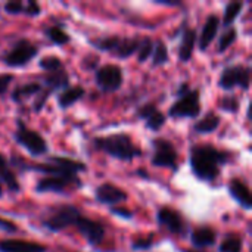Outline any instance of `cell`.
I'll return each mask as SVG.
<instances>
[{
    "instance_id": "cell-30",
    "label": "cell",
    "mask_w": 252,
    "mask_h": 252,
    "mask_svg": "<svg viewBox=\"0 0 252 252\" xmlns=\"http://www.w3.org/2000/svg\"><path fill=\"white\" fill-rule=\"evenodd\" d=\"M152 50H154V40L151 37H148V35H142L140 37V43H139V49L136 52L137 61L140 63L146 62L152 56Z\"/></svg>"
},
{
    "instance_id": "cell-17",
    "label": "cell",
    "mask_w": 252,
    "mask_h": 252,
    "mask_svg": "<svg viewBox=\"0 0 252 252\" xmlns=\"http://www.w3.org/2000/svg\"><path fill=\"white\" fill-rule=\"evenodd\" d=\"M41 81L46 90H49L52 94L55 92H62L66 87H69V74L68 71L63 68H59L56 71H50V72H44L41 75ZM41 86V87H43Z\"/></svg>"
},
{
    "instance_id": "cell-1",
    "label": "cell",
    "mask_w": 252,
    "mask_h": 252,
    "mask_svg": "<svg viewBox=\"0 0 252 252\" xmlns=\"http://www.w3.org/2000/svg\"><path fill=\"white\" fill-rule=\"evenodd\" d=\"M233 154L210 143H195L189 148V165L192 174L201 182H214L221 167L232 159Z\"/></svg>"
},
{
    "instance_id": "cell-43",
    "label": "cell",
    "mask_w": 252,
    "mask_h": 252,
    "mask_svg": "<svg viewBox=\"0 0 252 252\" xmlns=\"http://www.w3.org/2000/svg\"><path fill=\"white\" fill-rule=\"evenodd\" d=\"M182 252H204V251H199V250H193V248H189V250H182Z\"/></svg>"
},
{
    "instance_id": "cell-20",
    "label": "cell",
    "mask_w": 252,
    "mask_h": 252,
    "mask_svg": "<svg viewBox=\"0 0 252 252\" xmlns=\"http://www.w3.org/2000/svg\"><path fill=\"white\" fill-rule=\"evenodd\" d=\"M86 96V90L81 86H74V87H66L65 90L59 92L56 96V102L58 106L61 109H68L71 108L74 103H77L78 100H81Z\"/></svg>"
},
{
    "instance_id": "cell-26",
    "label": "cell",
    "mask_w": 252,
    "mask_h": 252,
    "mask_svg": "<svg viewBox=\"0 0 252 252\" xmlns=\"http://www.w3.org/2000/svg\"><path fill=\"white\" fill-rule=\"evenodd\" d=\"M244 6H245V3H244L242 0H235V1L227 3L226 7H224V13H223V21H221V24H223L226 28L232 27V24H233V22L238 19V16L242 13Z\"/></svg>"
},
{
    "instance_id": "cell-13",
    "label": "cell",
    "mask_w": 252,
    "mask_h": 252,
    "mask_svg": "<svg viewBox=\"0 0 252 252\" xmlns=\"http://www.w3.org/2000/svg\"><path fill=\"white\" fill-rule=\"evenodd\" d=\"M94 199L99 204H103L108 207H117L128 199V193L120 186L106 182V183L99 185L94 189Z\"/></svg>"
},
{
    "instance_id": "cell-4",
    "label": "cell",
    "mask_w": 252,
    "mask_h": 252,
    "mask_svg": "<svg viewBox=\"0 0 252 252\" xmlns=\"http://www.w3.org/2000/svg\"><path fill=\"white\" fill-rule=\"evenodd\" d=\"M80 216H81L80 208L71 204H62L50 208L49 213H46V216L41 217L40 224L52 233H59L68 227H74Z\"/></svg>"
},
{
    "instance_id": "cell-21",
    "label": "cell",
    "mask_w": 252,
    "mask_h": 252,
    "mask_svg": "<svg viewBox=\"0 0 252 252\" xmlns=\"http://www.w3.org/2000/svg\"><path fill=\"white\" fill-rule=\"evenodd\" d=\"M220 124H221V117L219 114L210 111L193 124L192 130L196 134H211L220 127Z\"/></svg>"
},
{
    "instance_id": "cell-23",
    "label": "cell",
    "mask_w": 252,
    "mask_h": 252,
    "mask_svg": "<svg viewBox=\"0 0 252 252\" xmlns=\"http://www.w3.org/2000/svg\"><path fill=\"white\" fill-rule=\"evenodd\" d=\"M139 43H140V37L139 35H134V37H123L120 38L118 41V46L117 49L114 50L112 56L118 58V59H127V58H131L137 49H139Z\"/></svg>"
},
{
    "instance_id": "cell-6",
    "label": "cell",
    "mask_w": 252,
    "mask_h": 252,
    "mask_svg": "<svg viewBox=\"0 0 252 252\" xmlns=\"http://www.w3.org/2000/svg\"><path fill=\"white\" fill-rule=\"evenodd\" d=\"M152 155L151 164L159 168H168L173 173L179 171V152L174 143L164 137H155L151 140Z\"/></svg>"
},
{
    "instance_id": "cell-11",
    "label": "cell",
    "mask_w": 252,
    "mask_h": 252,
    "mask_svg": "<svg viewBox=\"0 0 252 252\" xmlns=\"http://www.w3.org/2000/svg\"><path fill=\"white\" fill-rule=\"evenodd\" d=\"M74 227L80 232V235L86 239V242L94 250H99V247L105 242L106 227L103 223H100L97 220H93L90 217H84L81 214L77 219Z\"/></svg>"
},
{
    "instance_id": "cell-36",
    "label": "cell",
    "mask_w": 252,
    "mask_h": 252,
    "mask_svg": "<svg viewBox=\"0 0 252 252\" xmlns=\"http://www.w3.org/2000/svg\"><path fill=\"white\" fill-rule=\"evenodd\" d=\"M50 96H52V93H50L49 90L41 89V92L37 94V97H35V100H34V103H32V111L37 112V114L41 112L43 108L46 106V103H47V100H49Z\"/></svg>"
},
{
    "instance_id": "cell-8",
    "label": "cell",
    "mask_w": 252,
    "mask_h": 252,
    "mask_svg": "<svg viewBox=\"0 0 252 252\" xmlns=\"http://www.w3.org/2000/svg\"><path fill=\"white\" fill-rule=\"evenodd\" d=\"M83 186L81 179L77 174H59L44 176L37 183L34 190L37 193H65L68 189H80Z\"/></svg>"
},
{
    "instance_id": "cell-40",
    "label": "cell",
    "mask_w": 252,
    "mask_h": 252,
    "mask_svg": "<svg viewBox=\"0 0 252 252\" xmlns=\"http://www.w3.org/2000/svg\"><path fill=\"white\" fill-rule=\"evenodd\" d=\"M97 62H99V59H97L96 56L89 55V56H86V58L83 59L81 65H83V68L87 69V71H96V69H97Z\"/></svg>"
},
{
    "instance_id": "cell-24",
    "label": "cell",
    "mask_w": 252,
    "mask_h": 252,
    "mask_svg": "<svg viewBox=\"0 0 252 252\" xmlns=\"http://www.w3.org/2000/svg\"><path fill=\"white\" fill-rule=\"evenodd\" d=\"M41 84L40 83H35V81H28V83H24V84H19L16 86L13 90H12V94H10V99L16 103H22L25 102L28 97L31 96H37L40 92H41Z\"/></svg>"
},
{
    "instance_id": "cell-10",
    "label": "cell",
    "mask_w": 252,
    "mask_h": 252,
    "mask_svg": "<svg viewBox=\"0 0 252 252\" xmlns=\"http://www.w3.org/2000/svg\"><path fill=\"white\" fill-rule=\"evenodd\" d=\"M124 72L123 68L117 63H106L97 66L94 71V84L103 93H114L123 87Z\"/></svg>"
},
{
    "instance_id": "cell-35",
    "label": "cell",
    "mask_w": 252,
    "mask_h": 252,
    "mask_svg": "<svg viewBox=\"0 0 252 252\" xmlns=\"http://www.w3.org/2000/svg\"><path fill=\"white\" fill-rule=\"evenodd\" d=\"M3 9L9 15H19V13L27 15V1H22V0H10V1H6L4 3Z\"/></svg>"
},
{
    "instance_id": "cell-19",
    "label": "cell",
    "mask_w": 252,
    "mask_h": 252,
    "mask_svg": "<svg viewBox=\"0 0 252 252\" xmlns=\"http://www.w3.org/2000/svg\"><path fill=\"white\" fill-rule=\"evenodd\" d=\"M0 252H47V247L25 239H0Z\"/></svg>"
},
{
    "instance_id": "cell-39",
    "label": "cell",
    "mask_w": 252,
    "mask_h": 252,
    "mask_svg": "<svg viewBox=\"0 0 252 252\" xmlns=\"http://www.w3.org/2000/svg\"><path fill=\"white\" fill-rule=\"evenodd\" d=\"M0 230H3L4 233L12 235V233H16L18 232V226L13 221H10V220L0 217Z\"/></svg>"
},
{
    "instance_id": "cell-27",
    "label": "cell",
    "mask_w": 252,
    "mask_h": 252,
    "mask_svg": "<svg viewBox=\"0 0 252 252\" xmlns=\"http://www.w3.org/2000/svg\"><path fill=\"white\" fill-rule=\"evenodd\" d=\"M170 61V53H168V47L162 40H157L154 41V50H152V66H164L167 65Z\"/></svg>"
},
{
    "instance_id": "cell-42",
    "label": "cell",
    "mask_w": 252,
    "mask_h": 252,
    "mask_svg": "<svg viewBox=\"0 0 252 252\" xmlns=\"http://www.w3.org/2000/svg\"><path fill=\"white\" fill-rule=\"evenodd\" d=\"M155 3H158V4H161V6H167V7L183 6V3H182V1H171V0H168V1H161V0H157Z\"/></svg>"
},
{
    "instance_id": "cell-18",
    "label": "cell",
    "mask_w": 252,
    "mask_h": 252,
    "mask_svg": "<svg viewBox=\"0 0 252 252\" xmlns=\"http://www.w3.org/2000/svg\"><path fill=\"white\" fill-rule=\"evenodd\" d=\"M217 242V232L211 226H199L190 233V244L193 250L204 251L205 248L214 247Z\"/></svg>"
},
{
    "instance_id": "cell-31",
    "label": "cell",
    "mask_w": 252,
    "mask_h": 252,
    "mask_svg": "<svg viewBox=\"0 0 252 252\" xmlns=\"http://www.w3.org/2000/svg\"><path fill=\"white\" fill-rule=\"evenodd\" d=\"M167 123V115L164 112H161L159 109H157L154 114H151L146 120H145V126L148 130L151 131H159Z\"/></svg>"
},
{
    "instance_id": "cell-14",
    "label": "cell",
    "mask_w": 252,
    "mask_h": 252,
    "mask_svg": "<svg viewBox=\"0 0 252 252\" xmlns=\"http://www.w3.org/2000/svg\"><path fill=\"white\" fill-rule=\"evenodd\" d=\"M220 25H221V21L217 13H210L207 16V19L202 25L201 34L198 35V47L201 52H205L210 47V44L216 40Z\"/></svg>"
},
{
    "instance_id": "cell-41",
    "label": "cell",
    "mask_w": 252,
    "mask_h": 252,
    "mask_svg": "<svg viewBox=\"0 0 252 252\" xmlns=\"http://www.w3.org/2000/svg\"><path fill=\"white\" fill-rule=\"evenodd\" d=\"M41 13V7L35 0H28L27 1V15L28 16H38Z\"/></svg>"
},
{
    "instance_id": "cell-15",
    "label": "cell",
    "mask_w": 252,
    "mask_h": 252,
    "mask_svg": "<svg viewBox=\"0 0 252 252\" xmlns=\"http://www.w3.org/2000/svg\"><path fill=\"white\" fill-rule=\"evenodd\" d=\"M227 190L230 193V196L245 210V211H251L252 210V196L251 190L248 188V185L239 179V177H232L227 183Z\"/></svg>"
},
{
    "instance_id": "cell-33",
    "label": "cell",
    "mask_w": 252,
    "mask_h": 252,
    "mask_svg": "<svg viewBox=\"0 0 252 252\" xmlns=\"http://www.w3.org/2000/svg\"><path fill=\"white\" fill-rule=\"evenodd\" d=\"M239 106H241L239 97L235 94H224L219 100V108L229 114H236L239 111Z\"/></svg>"
},
{
    "instance_id": "cell-38",
    "label": "cell",
    "mask_w": 252,
    "mask_h": 252,
    "mask_svg": "<svg viewBox=\"0 0 252 252\" xmlns=\"http://www.w3.org/2000/svg\"><path fill=\"white\" fill-rule=\"evenodd\" d=\"M13 78H15V75L9 74V72L0 74V96H3L7 92L9 86L13 83Z\"/></svg>"
},
{
    "instance_id": "cell-29",
    "label": "cell",
    "mask_w": 252,
    "mask_h": 252,
    "mask_svg": "<svg viewBox=\"0 0 252 252\" xmlns=\"http://www.w3.org/2000/svg\"><path fill=\"white\" fill-rule=\"evenodd\" d=\"M238 40V30L232 25V27H229V28H226L224 30V32L220 35V38H219V44H217V52L219 53H224L226 50H229L233 44H235V41Z\"/></svg>"
},
{
    "instance_id": "cell-28",
    "label": "cell",
    "mask_w": 252,
    "mask_h": 252,
    "mask_svg": "<svg viewBox=\"0 0 252 252\" xmlns=\"http://www.w3.org/2000/svg\"><path fill=\"white\" fill-rule=\"evenodd\" d=\"M242 248H244L242 236L236 233H230L219 245V252H242Z\"/></svg>"
},
{
    "instance_id": "cell-37",
    "label": "cell",
    "mask_w": 252,
    "mask_h": 252,
    "mask_svg": "<svg viewBox=\"0 0 252 252\" xmlns=\"http://www.w3.org/2000/svg\"><path fill=\"white\" fill-rule=\"evenodd\" d=\"M109 213L115 217H120L123 220H131L134 217V214L126 208V207H121V205H117V207H109Z\"/></svg>"
},
{
    "instance_id": "cell-25",
    "label": "cell",
    "mask_w": 252,
    "mask_h": 252,
    "mask_svg": "<svg viewBox=\"0 0 252 252\" xmlns=\"http://www.w3.org/2000/svg\"><path fill=\"white\" fill-rule=\"evenodd\" d=\"M43 34L46 35L47 40H50L55 46H65L71 41V35L61 27V25H55L50 24L47 27H44Z\"/></svg>"
},
{
    "instance_id": "cell-7",
    "label": "cell",
    "mask_w": 252,
    "mask_h": 252,
    "mask_svg": "<svg viewBox=\"0 0 252 252\" xmlns=\"http://www.w3.org/2000/svg\"><path fill=\"white\" fill-rule=\"evenodd\" d=\"M37 55H38L37 44L22 37V38H18L4 55H1L0 61L9 68H22L28 65Z\"/></svg>"
},
{
    "instance_id": "cell-5",
    "label": "cell",
    "mask_w": 252,
    "mask_h": 252,
    "mask_svg": "<svg viewBox=\"0 0 252 252\" xmlns=\"http://www.w3.org/2000/svg\"><path fill=\"white\" fill-rule=\"evenodd\" d=\"M13 140L22 146L31 157H43L49 152V145L46 139L31 127H28L24 120L16 118V128L13 131Z\"/></svg>"
},
{
    "instance_id": "cell-12",
    "label": "cell",
    "mask_w": 252,
    "mask_h": 252,
    "mask_svg": "<svg viewBox=\"0 0 252 252\" xmlns=\"http://www.w3.org/2000/svg\"><path fill=\"white\" fill-rule=\"evenodd\" d=\"M157 223L176 236H183L188 232V224L183 214L173 207H159L157 211Z\"/></svg>"
},
{
    "instance_id": "cell-34",
    "label": "cell",
    "mask_w": 252,
    "mask_h": 252,
    "mask_svg": "<svg viewBox=\"0 0 252 252\" xmlns=\"http://www.w3.org/2000/svg\"><path fill=\"white\" fill-rule=\"evenodd\" d=\"M155 244V235L151 233L148 236H137V238H133L131 242H130V248L133 251H148L154 247Z\"/></svg>"
},
{
    "instance_id": "cell-44",
    "label": "cell",
    "mask_w": 252,
    "mask_h": 252,
    "mask_svg": "<svg viewBox=\"0 0 252 252\" xmlns=\"http://www.w3.org/2000/svg\"><path fill=\"white\" fill-rule=\"evenodd\" d=\"M3 193H4V189H3V185L0 183V198L3 196Z\"/></svg>"
},
{
    "instance_id": "cell-3",
    "label": "cell",
    "mask_w": 252,
    "mask_h": 252,
    "mask_svg": "<svg viewBox=\"0 0 252 252\" xmlns=\"http://www.w3.org/2000/svg\"><path fill=\"white\" fill-rule=\"evenodd\" d=\"M201 92L192 89L189 83H182L177 89V100L168 108L170 118H198L201 115Z\"/></svg>"
},
{
    "instance_id": "cell-22",
    "label": "cell",
    "mask_w": 252,
    "mask_h": 252,
    "mask_svg": "<svg viewBox=\"0 0 252 252\" xmlns=\"http://www.w3.org/2000/svg\"><path fill=\"white\" fill-rule=\"evenodd\" d=\"M0 183L4 185L10 192H19L21 190V185L18 182L16 174L13 173L9 161L0 154Z\"/></svg>"
},
{
    "instance_id": "cell-16",
    "label": "cell",
    "mask_w": 252,
    "mask_h": 252,
    "mask_svg": "<svg viewBox=\"0 0 252 252\" xmlns=\"http://www.w3.org/2000/svg\"><path fill=\"white\" fill-rule=\"evenodd\" d=\"M198 41V32L195 28L186 25V22H183V30H182V40L179 44V61L188 63L192 59V55L195 52V46Z\"/></svg>"
},
{
    "instance_id": "cell-32",
    "label": "cell",
    "mask_w": 252,
    "mask_h": 252,
    "mask_svg": "<svg viewBox=\"0 0 252 252\" xmlns=\"http://www.w3.org/2000/svg\"><path fill=\"white\" fill-rule=\"evenodd\" d=\"M63 62L59 56L56 55H46L38 61V68L43 69L44 72H50V71H56L59 68H63Z\"/></svg>"
},
{
    "instance_id": "cell-2",
    "label": "cell",
    "mask_w": 252,
    "mask_h": 252,
    "mask_svg": "<svg viewBox=\"0 0 252 252\" xmlns=\"http://www.w3.org/2000/svg\"><path fill=\"white\" fill-rule=\"evenodd\" d=\"M94 149L120 161H133L142 157V149L126 133H114L109 136H99L93 139Z\"/></svg>"
},
{
    "instance_id": "cell-9",
    "label": "cell",
    "mask_w": 252,
    "mask_h": 252,
    "mask_svg": "<svg viewBox=\"0 0 252 252\" xmlns=\"http://www.w3.org/2000/svg\"><path fill=\"white\" fill-rule=\"evenodd\" d=\"M251 86V68L247 65H230L226 66L219 78V87L224 92H230L235 87L250 90Z\"/></svg>"
}]
</instances>
